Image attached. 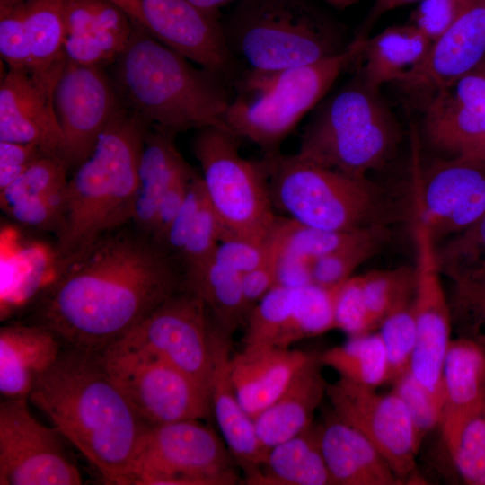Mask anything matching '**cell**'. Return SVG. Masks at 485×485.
<instances>
[{
    "mask_svg": "<svg viewBox=\"0 0 485 485\" xmlns=\"http://www.w3.org/2000/svg\"><path fill=\"white\" fill-rule=\"evenodd\" d=\"M181 286L179 265L149 235L118 230L55 277L34 323L67 348L101 354Z\"/></svg>",
    "mask_w": 485,
    "mask_h": 485,
    "instance_id": "1",
    "label": "cell"
},
{
    "mask_svg": "<svg viewBox=\"0 0 485 485\" xmlns=\"http://www.w3.org/2000/svg\"><path fill=\"white\" fill-rule=\"evenodd\" d=\"M29 400L105 484L129 485L131 465L148 424L110 378L101 354L62 350Z\"/></svg>",
    "mask_w": 485,
    "mask_h": 485,
    "instance_id": "2",
    "label": "cell"
},
{
    "mask_svg": "<svg viewBox=\"0 0 485 485\" xmlns=\"http://www.w3.org/2000/svg\"><path fill=\"white\" fill-rule=\"evenodd\" d=\"M149 128L125 106L91 155L73 172L55 232L54 278L101 238L132 221L138 165Z\"/></svg>",
    "mask_w": 485,
    "mask_h": 485,
    "instance_id": "3",
    "label": "cell"
},
{
    "mask_svg": "<svg viewBox=\"0 0 485 485\" xmlns=\"http://www.w3.org/2000/svg\"><path fill=\"white\" fill-rule=\"evenodd\" d=\"M112 66L111 77L124 104L150 128L175 136L210 126L229 130L225 122L233 101L229 84L134 23Z\"/></svg>",
    "mask_w": 485,
    "mask_h": 485,
    "instance_id": "4",
    "label": "cell"
},
{
    "mask_svg": "<svg viewBox=\"0 0 485 485\" xmlns=\"http://www.w3.org/2000/svg\"><path fill=\"white\" fill-rule=\"evenodd\" d=\"M366 39L356 38L342 52L313 64L269 73L247 70L234 84L239 94L225 113L226 127L264 155L279 152L282 141L338 77L360 60Z\"/></svg>",
    "mask_w": 485,
    "mask_h": 485,
    "instance_id": "5",
    "label": "cell"
},
{
    "mask_svg": "<svg viewBox=\"0 0 485 485\" xmlns=\"http://www.w3.org/2000/svg\"><path fill=\"white\" fill-rule=\"evenodd\" d=\"M222 25L234 56L253 72L313 64L350 43L308 0H239Z\"/></svg>",
    "mask_w": 485,
    "mask_h": 485,
    "instance_id": "6",
    "label": "cell"
},
{
    "mask_svg": "<svg viewBox=\"0 0 485 485\" xmlns=\"http://www.w3.org/2000/svg\"><path fill=\"white\" fill-rule=\"evenodd\" d=\"M400 141L380 90L357 75L324 101L303 131L297 157L357 177L384 166Z\"/></svg>",
    "mask_w": 485,
    "mask_h": 485,
    "instance_id": "7",
    "label": "cell"
},
{
    "mask_svg": "<svg viewBox=\"0 0 485 485\" xmlns=\"http://www.w3.org/2000/svg\"><path fill=\"white\" fill-rule=\"evenodd\" d=\"M271 199L287 217L330 231H356L385 225L387 202L367 177H357L280 152L266 154Z\"/></svg>",
    "mask_w": 485,
    "mask_h": 485,
    "instance_id": "8",
    "label": "cell"
},
{
    "mask_svg": "<svg viewBox=\"0 0 485 485\" xmlns=\"http://www.w3.org/2000/svg\"><path fill=\"white\" fill-rule=\"evenodd\" d=\"M241 137L218 127L198 128L192 150L202 170L207 199L223 228V240L263 243L278 220L262 161L243 158Z\"/></svg>",
    "mask_w": 485,
    "mask_h": 485,
    "instance_id": "9",
    "label": "cell"
},
{
    "mask_svg": "<svg viewBox=\"0 0 485 485\" xmlns=\"http://www.w3.org/2000/svg\"><path fill=\"white\" fill-rule=\"evenodd\" d=\"M235 464L225 441L200 419L148 424L129 485H232Z\"/></svg>",
    "mask_w": 485,
    "mask_h": 485,
    "instance_id": "10",
    "label": "cell"
},
{
    "mask_svg": "<svg viewBox=\"0 0 485 485\" xmlns=\"http://www.w3.org/2000/svg\"><path fill=\"white\" fill-rule=\"evenodd\" d=\"M101 357L110 378L146 423L210 417L209 389L155 355L114 344Z\"/></svg>",
    "mask_w": 485,
    "mask_h": 485,
    "instance_id": "11",
    "label": "cell"
},
{
    "mask_svg": "<svg viewBox=\"0 0 485 485\" xmlns=\"http://www.w3.org/2000/svg\"><path fill=\"white\" fill-rule=\"evenodd\" d=\"M112 1L135 25L229 85L242 75L218 13L207 12L190 0Z\"/></svg>",
    "mask_w": 485,
    "mask_h": 485,
    "instance_id": "12",
    "label": "cell"
},
{
    "mask_svg": "<svg viewBox=\"0 0 485 485\" xmlns=\"http://www.w3.org/2000/svg\"><path fill=\"white\" fill-rule=\"evenodd\" d=\"M28 400L5 399L0 403V485L82 484L65 437L33 417Z\"/></svg>",
    "mask_w": 485,
    "mask_h": 485,
    "instance_id": "13",
    "label": "cell"
},
{
    "mask_svg": "<svg viewBox=\"0 0 485 485\" xmlns=\"http://www.w3.org/2000/svg\"><path fill=\"white\" fill-rule=\"evenodd\" d=\"M212 324L204 303L181 289L115 344L154 354L209 389Z\"/></svg>",
    "mask_w": 485,
    "mask_h": 485,
    "instance_id": "14",
    "label": "cell"
},
{
    "mask_svg": "<svg viewBox=\"0 0 485 485\" xmlns=\"http://www.w3.org/2000/svg\"><path fill=\"white\" fill-rule=\"evenodd\" d=\"M415 291L412 312L416 341L410 371L443 403L442 373L452 338V313L442 285L436 245L425 225L414 218Z\"/></svg>",
    "mask_w": 485,
    "mask_h": 485,
    "instance_id": "15",
    "label": "cell"
},
{
    "mask_svg": "<svg viewBox=\"0 0 485 485\" xmlns=\"http://www.w3.org/2000/svg\"><path fill=\"white\" fill-rule=\"evenodd\" d=\"M53 101L64 138L61 159L67 171L74 172L126 105L104 68L68 61L56 84Z\"/></svg>",
    "mask_w": 485,
    "mask_h": 485,
    "instance_id": "16",
    "label": "cell"
},
{
    "mask_svg": "<svg viewBox=\"0 0 485 485\" xmlns=\"http://www.w3.org/2000/svg\"><path fill=\"white\" fill-rule=\"evenodd\" d=\"M326 396L333 414L376 447L401 483L413 476L419 447L408 410L394 392L379 393L340 377L328 384Z\"/></svg>",
    "mask_w": 485,
    "mask_h": 485,
    "instance_id": "17",
    "label": "cell"
},
{
    "mask_svg": "<svg viewBox=\"0 0 485 485\" xmlns=\"http://www.w3.org/2000/svg\"><path fill=\"white\" fill-rule=\"evenodd\" d=\"M338 286L311 283L295 288L274 287L250 311L243 346L287 348L295 341L335 329Z\"/></svg>",
    "mask_w": 485,
    "mask_h": 485,
    "instance_id": "18",
    "label": "cell"
},
{
    "mask_svg": "<svg viewBox=\"0 0 485 485\" xmlns=\"http://www.w3.org/2000/svg\"><path fill=\"white\" fill-rule=\"evenodd\" d=\"M416 199L415 211L437 246L484 212L485 168L460 157L437 162L428 170Z\"/></svg>",
    "mask_w": 485,
    "mask_h": 485,
    "instance_id": "19",
    "label": "cell"
},
{
    "mask_svg": "<svg viewBox=\"0 0 485 485\" xmlns=\"http://www.w3.org/2000/svg\"><path fill=\"white\" fill-rule=\"evenodd\" d=\"M424 129L437 149L463 157L485 148V59L424 105Z\"/></svg>",
    "mask_w": 485,
    "mask_h": 485,
    "instance_id": "20",
    "label": "cell"
},
{
    "mask_svg": "<svg viewBox=\"0 0 485 485\" xmlns=\"http://www.w3.org/2000/svg\"><path fill=\"white\" fill-rule=\"evenodd\" d=\"M484 59L485 0H473L465 13L432 42L421 65L400 84L425 105L437 91Z\"/></svg>",
    "mask_w": 485,
    "mask_h": 485,
    "instance_id": "21",
    "label": "cell"
},
{
    "mask_svg": "<svg viewBox=\"0 0 485 485\" xmlns=\"http://www.w3.org/2000/svg\"><path fill=\"white\" fill-rule=\"evenodd\" d=\"M231 338L213 322L210 331V405L236 465L243 472L246 483L253 484L266 452L258 438L253 419L242 406L231 379Z\"/></svg>",
    "mask_w": 485,
    "mask_h": 485,
    "instance_id": "22",
    "label": "cell"
},
{
    "mask_svg": "<svg viewBox=\"0 0 485 485\" xmlns=\"http://www.w3.org/2000/svg\"><path fill=\"white\" fill-rule=\"evenodd\" d=\"M53 93L28 71L7 69L0 86V141L34 144L61 158L64 138Z\"/></svg>",
    "mask_w": 485,
    "mask_h": 485,
    "instance_id": "23",
    "label": "cell"
},
{
    "mask_svg": "<svg viewBox=\"0 0 485 485\" xmlns=\"http://www.w3.org/2000/svg\"><path fill=\"white\" fill-rule=\"evenodd\" d=\"M439 428L451 456L466 424L485 401V343L459 336L452 340L442 373Z\"/></svg>",
    "mask_w": 485,
    "mask_h": 485,
    "instance_id": "24",
    "label": "cell"
},
{
    "mask_svg": "<svg viewBox=\"0 0 485 485\" xmlns=\"http://www.w3.org/2000/svg\"><path fill=\"white\" fill-rule=\"evenodd\" d=\"M313 353L272 346H243L231 357L237 397L251 419L272 404Z\"/></svg>",
    "mask_w": 485,
    "mask_h": 485,
    "instance_id": "25",
    "label": "cell"
},
{
    "mask_svg": "<svg viewBox=\"0 0 485 485\" xmlns=\"http://www.w3.org/2000/svg\"><path fill=\"white\" fill-rule=\"evenodd\" d=\"M62 341L36 323L0 329V392L5 399L29 398L38 380L62 352Z\"/></svg>",
    "mask_w": 485,
    "mask_h": 485,
    "instance_id": "26",
    "label": "cell"
},
{
    "mask_svg": "<svg viewBox=\"0 0 485 485\" xmlns=\"http://www.w3.org/2000/svg\"><path fill=\"white\" fill-rule=\"evenodd\" d=\"M322 366L320 353H313L279 397L253 419L266 454L313 424L314 412L327 391Z\"/></svg>",
    "mask_w": 485,
    "mask_h": 485,
    "instance_id": "27",
    "label": "cell"
},
{
    "mask_svg": "<svg viewBox=\"0 0 485 485\" xmlns=\"http://www.w3.org/2000/svg\"><path fill=\"white\" fill-rule=\"evenodd\" d=\"M321 446L332 485L401 484L376 447L334 414L321 425Z\"/></svg>",
    "mask_w": 485,
    "mask_h": 485,
    "instance_id": "28",
    "label": "cell"
},
{
    "mask_svg": "<svg viewBox=\"0 0 485 485\" xmlns=\"http://www.w3.org/2000/svg\"><path fill=\"white\" fill-rule=\"evenodd\" d=\"M432 41L412 24L391 26L366 39L360 74L372 88L380 90L390 82L400 83L414 72L427 57Z\"/></svg>",
    "mask_w": 485,
    "mask_h": 485,
    "instance_id": "29",
    "label": "cell"
},
{
    "mask_svg": "<svg viewBox=\"0 0 485 485\" xmlns=\"http://www.w3.org/2000/svg\"><path fill=\"white\" fill-rule=\"evenodd\" d=\"M175 135L149 128L142 150L132 223L135 230L151 235L162 196L186 163L174 144Z\"/></svg>",
    "mask_w": 485,
    "mask_h": 485,
    "instance_id": "30",
    "label": "cell"
},
{
    "mask_svg": "<svg viewBox=\"0 0 485 485\" xmlns=\"http://www.w3.org/2000/svg\"><path fill=\"white\" fill-rule=\"evenodd\" d=\"M253 485H332L313 423L266 454Z\"/></svg>",
    "mask_w": 485,
    "mask_h": 485,
    "instance_id": "31",
    "label": "cell"
},
{
    "mask_svg": "<svg viewBox=\"0 0 485 485\" xmlns=\"http://www.w3.org/2000/svg\"><path fill=\"white\" fill-rule=\"evenodd\" d=\"M31 75L54 92L66 66L64 42L66 36L63 0H26Z\"/></svg>",
    "mask_w": 485,
    "mask_h": 485,
    "instance_id": "32",
    "label": "cell"
},
{
    "mask_svg": "<svg viewBox=\"0 0 485 485\" xmlns=\"http://www.w3.org/2000/svg\"><path fill=\"white\" fill-rule=\"evenodd\" d=\"M181 276V289L204 303L217 328L232 336L245 324L250 310L243 295L242 274L212 258L204 266Z\"/></svg>",
    "mask_w": 485,
    "mask_h": 485,
    "instance_id": "33",
    "label": "cell"
},
{
    "mask_svg": "<svg viewBox=\"0 0 485 485\" xmlns=\"http://www.w3.org/2000/svg\"><path fill=\"white\" fill-rule=\"evenodd\" d=\"M320 357L323 366L351 383L375 389L389 384L387 357L378 332L350 337L346 343L320 353Z\"/></svg>",
    "mask_w": 485,
    "mask_h": 485,
    "instance_id": "34",
    "label": "cell"
},
{
    "mask_svg": "<svg viewBox=\"0 0 485 485\" xmlns=\"http://www.w3.org/2000/svg\"><path fill=\"white\" fill-rule=\"evenodd\" d=\"M388 235L385 225L371 226L337 251L313 260V283L326 287L343 283L358 266L380 251Z\"/></svg>",
    "mask_w": 485,
    "mask_h": 485,
    "instance_id": "35",
    "label": "cell"
},
{
    "mask_svg": "<svg viewBox=\"0 0 485 485\" xmlns=\"http://www.w3.org/2000/svg\"><path fill=\"white\" fill-rule=\"evenodd\" d=\"M443 275L453 282L485 275V210L470 226L436 246Z\"/></svg>",
    "mask_w": 485,
    "mask_h": 485,
    "instance_id": "36",
    "label": "cell"
},
{
    "mask_svg": "<svg viewBox=\"0 0 485 485\" xmlns=\"http://www.w3.org/2000/svg\"><path fill=\"white\" fill-rule=\"evenodd\" d=\"M361 276L366 304L375 329L391 311L413 299L415 270L412 267L374 270Z\"/></svg>",
    "mask_w": 485,
    "mask_h": 485,
    "instance_id": "37",
    "label": "cell"
},
{
    "mask_svg": "<svg viewBox=\"0 0 485 485\" xmlns=\"http://www.w3.org/2000/svg\"><path fill=\"white\" fill-rule=\"evenodd\" d=\"M63 9L66 35L131 34V20L112 0H63Z\"/></svg>",
    "mask_w": 485,
    "mask_h": 485,
    "instance_id": "38",
    "label": "cell"
},
{
    "mask_svg": "<svg viewBox=\"0 0 485 485\" xmlns=\"http://www.w3.org/2000/svg\"><path fill=\"white\" fill-rule=\"evenodd\" d=\"M412 300L391 311L377 328L387 357L389 384L410 368L416 341Z\"/></svg>",
    "mask_w": 485,
    "mask_h": 485,
    "instance_id": "39",
    "label": "cell"
},
{
    "mask_svg": "<svg viewBox=\"0 0 485 485\" xmlns=\"http://www.w3.org/2000/svg\"><path fill=\"white\" fill-rule=\"evenodd\" d=\"M67 169L60 157L43 156L32 163L14 181L0 190L3 210L16 202L65 189Z\"/></svg>",
    "mask_w": 485,
    "mask_h": 485,
    "instance_id": "40",
    "label": "cell"
},
{
    "mask_svg": "<svg viewBox=\"0 0 485 485\" xmlns=\"http://www.w3.org/2000/svg\"><path fill=\"white\" fill-rule=\"evenodd\" d=\"M394 392L404 403L410 415L419 447L436 427L442 416V401L426 389L409 370L392 384Z\"/></svg>",
    "mask_w": 485,
    "mask_h": 485,
    "instance_id": "41",
    "label": "cell"
},
{
    "mask_svg": "<svg viewBox=\"0 0 485 485\" xmlns=\"http://www.w3.org/2000/svg\"><path fill=\"white\" fill-rule=\"evenodd\" d=\"M26 0H0V53L8 69L31 70Z\"/></svg>",
    "mask_w": 485,
    "mask_h": 485,
    "instance_id": "42",
    "label": "cell"
},
{
    "mask_svg": "<svg viewBox=\"0 0 485 485\" xmlns=\"http://www.w3.org/2000/svg\"><path fill=\"white\" fill-rule=\"evenodd\" d=\"M366 229L330 231L304 225L286 217L283 251L313 262L348 243Z\"/></svg>",
    "mask_w": 485,
    "mask_h": 485,
    "instance_id": "43",
    "label": "cell"
},
{
    "mask_svg": "<svg viewBox=\"0 0 485 485\" xmlns=\"http://www.w3.org/2000/svg\"><path fill=\"white\" fill-rule=\"evenodd\" d=\"M223 236L220 221L206 197L177 259V263H180L178 265L181 267V274L209 261Z\"/></svg>",
    "mask_w": 485,
    "mask_h": 485,
    "instance_id": "44",
    "label": "cell"
},
{
    "mask_svg": "<svg viewBox=\"0 0 485 485\" xmlns=\"http://www.w3.org/2000/svg\"><path fill=\"white\" fill-rule=\"evenodd\" d=\"M452 321L462 333L485 343V275L454 281Z\"/></svg>",
    "mask_w": 485,
    "mask_h": 485,
    "instance_id": "45",
    "label": "cell"
},
{
    "mask_svg": "<svg viewBox=\"0 0 485 485\" xmlns=\"http://www.w3.org/2000/svg\"><path fill=\"white\" fill-rule=\"evenodd\" d=\"M450 458L466 484L485 485V401L463 428Z\"/></svg>",
    "mask_w": 485,
    "mask_h": 485,
    "instance_id": "46",
    "label": "cell"
},
{
    "mask_svg": "<svg viewBox=\"0 0 485 485\" xmlns=\"http://www.w3.org/2000/svg\"><path fill=\"white\" fill-rule=\"evenodd\" d=\"M129 36L112 32L99 35L67 34L64 42L66 61L105 68L117 60Z\"/></svg>",
    "mask_w": 485,
    "mask_h": 485,
    "instance_id": "47",
    "label": "cell"
},
{
    "mask_svg": "<svg viewBox=\"0 0 485 485\" xmlns=\"http://www.w3.org/2000/svg\"><path fill=\"white\" fill-rule=\"evenodd\" d=\"M334 326L349 337L375 330L366 304L362 276H352L337 288L334 302Z\"/></svg>",
    "mask_w": 485,
    "mask_h": 485,
    "instance_id": "48",
    "label": "cell"
},
{
    "mask_svg": "<svg viewBox=\"0 0 485 485\" xmlns=\"http://www.w3.org/2000/svg\"><path fill=\"white\" fill-rule=\"evenodd\" d=\"M473 0H421L410 16V24L432 42L447 31Z\"/></svg>",
    "mask_w": 485,
    "mask_h": 485,
    "instance_id": "49",
    "label": "cell"
},
{
    "mask_svg": "<svg viewBox=\"0 0 485 485\" xmlns=\"http://www.w3.org/2000/svg\"><path fill=\"white\" fill-rule=\"evenodd\" d=\"M64 190L22 199L4 211L22 225L56 232L60 221Z\"/></svg>",
    "mask_w": 485,
    "mask_h": 485,
    "instance_id": "50",
    "label": "cell"
},
{
    "mask_svg": "<svg viewBox=\"0 0 485 485\" xmlns=\"http://www.w3.org/2000/svg\"><path fill=\"white\" fill-rule=\"evenodd\" d=\"M205 198L206 193L202 178L197 172L190 182L185 200L169 226L161 244V247L176 262Z\"/></svg>",
    "mask_w": 485,
    "mask_h": 485,
    "instance_id": "51",
    "label": "cell"
},
{
    "mask_svg": "<svg viewBox=\"0 0 485 485\" xmlns=\"http://www.w3.org/2000/svg\"><path fill=\"white\" fill-rule=\"evenodd\" d=\"M197 172L186 162L175 173L159 203L150 237L161 246L172 220L182 206Z\"/></svg>",
    "mask_w": 485,
    "mask_h": 485,
    "instance_id": "52",
    "label": "cell"
},
{
    "mask_svg": "<svg viewBox=\"0 0 485 485\" xmlns=\"http://www.w3.org/2000/svg\"><path fill=\"white\" fill-rule=\"evenodd\" d=\"M270 247L269 236L263 243L235 238L225 239L218 243L212 258L244 275L255 269L267 259Z\"/></svg>",
    "mask_w": 485,
    "mask_h": 485,
    "instance_id": "53",
    "label": "cell"
},
{
    "mask_svg": "<svg viewBox=\"0 0 485 485\" xmlns=\"http://www.w3.org/2000/svg\"><path fill=\"white\" fill-rule=\"evenodd\" d=\"M49 156L37 145L0 141V190L21 176L36 160Z\"/></svg>",
    "mask_w": 485,
    "mask_h": 485,
    "instance_id": "54",
    "label": "cell"
},
{
    "mask_svg": "<svg viewBox=\"0 0 485 485\" xmlns=\"http://www.w3.org/2000/svg\"><path fill=\"white\" fill-rule=\"evenodd\" d=\"M311 283H313L312 261L284 251L282 247L277 269L276 286L295 288Z\"/></svg>",
    "mask_w": 485,
    "mask_h": 485,
    "instance_id": "55",
    "label": "cell"
},
{
    "mask_svg": "<svg viewBox=\"0 0 485 485\" xmlns=\"http://www.w3.org/2000/svg\"><path fill=\"white\" fill-rule=\"evenodd\" d=\"M421 0H375V3L362 24L357 38L366 39L367 31L386 13L398 7Z\"/></svg>",
    "mask_w": 485,
    "mask_h": 485,
    "instance_id": "56",
    "label": "cell"
},
{
    "mask_svg": "<svg viewBox=\"0 0 485 485\" xmlns=\"http://www.w3.org/2000/svg\"><path fill=\"white\" fill-rule=\"evenodd\" d=\"M199 8L212 13H218L219 8L234 0H190Z\"/></svg>",
    "mask_w": 485,
    "mask_h": 485,
    "instance_id": "57",
    "label": "cell"
},
{
    "mask_svg": "<svg viewBox=\"0 0 485 485\" xmlns=\"http://www.w3.org/2000/svg\"><path fill=\"white\" fill-rule=\"evenodd\" d=\"M485 168V148L467 156L460 157Z\"/></svg>",
    "mask_w": 485,
    "mask_h": 485,
    "instance_id": "58",
    "label": "cell"
},
{
    "mask_svg": "<svg viewBox=\"0 0 485 485\" xmlns=\"http://www.w3.org/2000/svg\"><path fill=\"white\" fill-rule=\"evenodd\" d=\"M333 7L345 9L354 4L357 0H323Z\"/></svg>",
    "mask_w": 485,
    "mask_h": 485,
    "instance_id": "59",
    "label": "cell"
}]
</instances>
